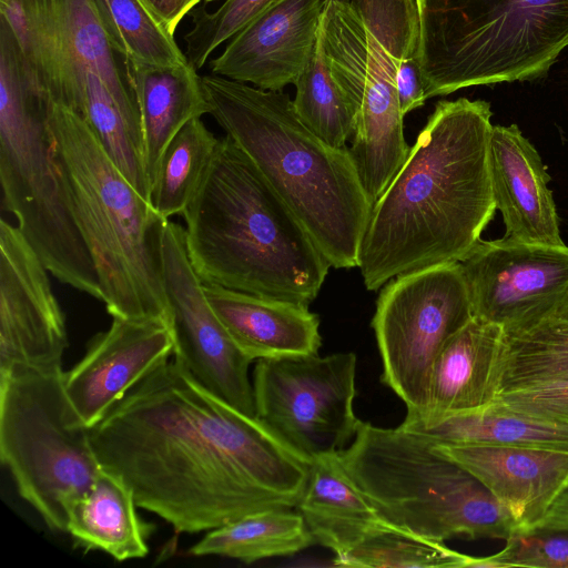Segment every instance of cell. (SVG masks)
Returning a JSON list of instances; mask_svg holds the SVG:
<instances>
[{"instance_id":"cell-6","label":"cell","mask_w":568,"mask_h":568,"mask_svg":"<svg viewBox=\"0 0 568 568\" xmlns=\"http://www.w3.org/2000/svg\"><path fill=\"white\" fill-rule=\"evenodd\" d=\"M49 95L0 18V183L2 206L48 271L100 301L91 255L70 211L48 122Z\"/></svg>"},{"instance_id":"cell-21","label":"cell","mask_w":568,"mask_h":568,"mask_svg":"<svg viewBox=\"0 0 568 568\" xmlns=\"http://www.w3.org/2000/svg\"><path fill=\"white\" fill-rule=\"evenodd\" d=\"M489 168L496 209L506 239L551 246L566 245L560 236L550 176L535 146L516 124L493 125Z\"/></svg>"},{"instance_id":"cell-39","label":"cell","mask_w":568,"mask_h":568,"mask_svg":"<svg viewBox=\"0 0 568 568\" xmlns=\"http://www.w3.org/2000/svg\"><path fill=\"white\" fill-rule=\"evenodd\" d=\"M536 527L568 529V484L556 497Z\"/></svg>"},{"instance_id":"cell-29","label":"cell","mask_w":568,"mask_h":568,"mask_svg":"<svg viewBox=\"0 0 568 568\" xmlns=\"http://www.w3.org/2000/svg\"><path fill=\"white\" fill-rule=\"evenodd\" d=\"M293 84V106L300 120L329 146L346 148L354 132L355 116L347 98L332 75L321 27L306 64Z\"/></svg>"},{"instance_id":"cell-14","label":"cell","mask_w":568,"mask_h":568,"mask_svg":"<svg viewBox=\"0 0 568 568\" xmlns=\"http://www.w3.org/2000/svg\"><path fill=\"white\" fill-rule=\"evenodd\" d=\"M473 316L507 338L554 318L568 294V246L484 241L459 262Z\"/></svg>"},{"instance_id":"cell-3","label":"cell","mask_w":568,"mask_h":568,"mask_svg":"<svg viewBox=\"0 0 568 568\" xmlns=\"http://www.w3.org/2000/svg\"><path fill=\"white\" fill-rule=\"evenodd\" d=\"M202 282L308 305L331 267L293 211L229 136L182 214Z\"/></svg>"},{"instance_id":"cell-16","label":"cell","mask_w":568,"mask_h":568,"mask_svg":"<svg viewBox=\"0 0 568 568\" xmlns=\"http://www.w3.org/2000/svg\"><path fill=\"white\" fill-rule=\"evenodd\" d=\"M48 268L18 226L0 222V375L62 367L65 317Z\"/></svg>"},{"instance_id":"cell-26","label":"cell","mask_w":568,"mask_h":568,"mask_svg":"<svg viewBox=\"0 0 568 568\" xmlns=\"http://www.w3.org/2000/svg\"><path fill=\"white\" fill-rule=\"evenodd\" d=\"M406 430L435 445L483 444L568 452V422L517 412L497 400L478 410Z\"/></svg>"},{"instance_id":"cell-36","label":"cell","mask_w":568,"mask_h":568,"mask_svg":"<svg viewBox=\"0 0 568 568\" xmlns=\"http://www.w3.org/2000/svg\"><path fill=\"white\" fill-rule=\"evenodd\" d=\"M496 400L517 412L568 422V377L501 393Z\"/></svg>"},{"instance_id":"cell-4","label":"cell","mask_w":568,"mask_h":568,"mask_svg":"<svg viewBox=\"0 0 568 568\" xmlns=\"http://www.w3.org/2000/svg\"><path fill=\"white\" fill-rule=\"evenodd\" d=\"M210 114L252 160L335 268L357 266L372 203L348 148L329 146L297 116L293 100L209 73Z\"/></svg>"},{"instance_id":"cell-35","label":"cell","mask_w":568,"mask_h":568,"mask_svg":"<svg viewBox=\"0 0 568 568\" xmlns=\"http://www.w3.org/2000/svg\"><path fill=\"white\" fill-rule=\"evenodd\" d=\"M467 567L568 568V529L535 527L506 539L505 547L487 557H468Z\"/></svg>"},{"instance_id":"cell-15","label":"cell","mask_w":568,"mask_h":568,"mask_svg":"<svg viewBox=\"0 0 568 568\" xmlns=\"http://www.w3.org/2000/svg\"><path fill=\"white\" fill-rule=\"evenodd\" d=\"M14 21L24 53L42 81L70 90L82 71L90 70L142 131L125 59L109 40L93 0H16Z\"/></svg>"},{"instance_id":"cell-5","label":"cell","mask_w":568,"mask_h":568,"mask_svg":"<svg viewBox=\"0 0 568 568\" xmlns=\"http://www.w3.org/2000/svg\"><path fill=\"white\" fill-rule=\"evenodd\" d=\"M48 122L68 204L108 313L170 325L161 258L168 220L122 174L79 113L49 97Z\"/></svg>"},{"instance_id":"cell-34","label":"cell","mask_w":568,"mask_h":568,"mask_svg":"<svg viewBox=\"0 0 568 568\" xmlns=\"http://www.w3.org/2000/svg\"><path fill=\"white\" fill-rule=\"evenodd\" d=\"M276 1L225 0L214 11H209L205 8L206 3L196 7L190 13L191 28L183 37L187 62L200 70L220 45L232 39Z\"/></svg>"},{"instance_id":"cell-18","label":"cell","mask_w":568,"mask_h":568,"mask_svg":"<svg viewBox=\"0 0 568 568\" xmlns=\"http://www.w3.org/2000/svg\"><path fill=\"white\" fill-rule=\"evenodd\" d=\"M325 1L277 0L211 59V73L271 91L293 84L315 45Z\"/></svg>"},{"instance_id":"cell-38","label":"cell","mask_w":568,"mask_h":568,"mask_svg":"<svg viewBox=\"0 0 568 568\" xmlns=\"http://www.w3.org/2000/svg\"><path fill=\"white\" fill-rule=\"evenodd\" d=\"M174 34L181 21L204 0H142Z\"/></svg>"},{"instance_id":"cell-2","label":"cell","mask_w":568,"mask_h":568,"mask_svg":"<svg viewBox=\"0 0 568 568\" xmlns=\"http://www.w3.org/2000/svg\"><path fill=\"white\" fill-rule=\"evenodd\" d=\"M488 102L436 103L372 207L357 266L368 291L418 270L460 262L494 216Z\"/></svg>"},{"instance_id":"cell-30","label":"cell","mask_w":568,"mask_h":568,"mask_svg":"<svg viewBox=\"0 0 568 568\" xmlns=\"http://www.w3.org/2000/svg\"><path fill=\"white\" fill-rule=\"evenodd\" d=\"M103 29L124 59L158 67L187 62L174 34L142 0H93Z\"/></svg>"},{"instance_id":"cell-23","label":"cell","mask_w":568,"mask_h":568,"mask_svg":"<svg viewBox=\"0 0 568 568\" xmlns=\"http://www.w3.org/2000/svg\"><path fill=\"white\" fill-rule=\"evenodd\" d=\"M296 508L315 542L335 556L393 526L351 479L338 452L318 455L310 462L306 485Z\"/></svg>"},{"instance_id":"cell-41","label":"cell","mask_w":568,"mask_h":568,"mask_svg":"<svg viewBox=\"0 0 568 568\" xmlns=\"http://www.w3.org/2000/svg\"><path fill=\"white\" fill-rule=\"evenodd\" d=\"M213 1H216V0H204V3H210V2H213Z\"/></svg>"},{"instance_id":"cell-19","label":"cell","mask_w":568,"mask_h":568,"mask_svg":"<svg viewBox=\"0 0 568 568\" xmlns=\"http://www.w3.org/2000/svg\"><path fill=\"white\" fill-rule=\"evenodd\" d=\"M505 349L504 329L473 316L438 354L429 377L426 405L420 410L407 412L399 426L426 427L491 405L500 393Z\"/></svg>"},{"instance_id":"cell-32","label":"cell","mask_w":568,"mask_h":568,"mask_svg":"<svg viewBox=\"0 0 568 568\" xmlns=\"http://www.w3.org/2000/svg\"><path fill=\"white\" fill-rule=\"evenodd\" d=\"M468 557L443 541L389 526L335 556L333 565L347 568H460L467 566Z\"/></svg>"},{"instance_id":"cell-37","label":"cell","mask_w":568,"mask_h":568,"mask_svg":"<svg viewBox=\"0 0 568 568\" xmlns=\"http://www.w3.org/2000/svg\"><path fill=\"white\" fill-rule=\"evenodd\" d=\"M395 69L397 98L405 116L426 101L419 58L404 60Z\"/></svg>"},{"instance_id":"cell-24","label":"cell","mask_w":568,"mask_h":568,"mask_svg":"<svg viewBox=\"0 0 568 568\" xmlns=\"http://www.w3.org/2000/svg\"><path fill=\"white\" fill-rule=\"evenodd\" d=\"M139 105L145 173L152 187L163 153L192 119L210 114L202 75L189 62L158 67L125 59Z\"/></svg>"},{"instance_id":"cell-17","label":"cell","mask_w":568,"mask_h":568,"mask_svg":"<svg viewBox=\"0 0 568 568\" xmlns=\"http://www.w3.org/2000/svg\"><path fill=\"white\" fill-rule=\"evenodd\" d=\"M174 353L171 326L163 320L113 317L95 335L84 356L63 375L67 397L91 428L134 386Z\"/></svg>"},{"instance_id":"cell-28","label":"cell","mask_w":568,"mask_h":568,"mask_svg":"<svg viewBox=\"0 0 568 568\" xmlns=\"http://www.w3.org/2000/svg\"><path fill=\"white\" fill-rule=\"evenodd\" d=\"M220 139L201 118L189 121L171 140L153 181L150 203L164 219L182 215L195 195Z\"/></svg>"},{"instance_id":"cell-8","label":"cell","mask_w":568,"mask_h":568,"mask_svg":"<svg viewBox=\"0 0 568 568\" xmlns=\"http://www.w3.org/2000/svg\"><path fill=\"white\" fill-rule=\"evenodd\" d=\"M426 99L537 78L568 47V0H416Z\"/></svg>"},{"instance_id":"cell-10","label":"cell","mask_w":568,"mask_h":568,"mask_svg":"<svg viewBox=\"0 0 568 568\" xmlns=\"http://www.w3.org/2000/svg\"><path fill=\"white\" fill-rule=\"evenodd\" d=\"M321 29L332 75L355 116L348 151L374 205L410 150L395 87L396 69L348 0L325 1Z\"/></svg>"},{"instance_id":"cell-7","label":"cell","mask_w":568,"mask_h":568,"mask_svg":"<svg viewBox=\"0 0 568 568\" xmlns=\"http://www.w3.org/2000/svg\"><path fill=\"white\" fill-rule=\"evenodd\" d=\"M338 454L357 488L397 528L443 542L506 540L518 531L508 509L471 473L419 434L361 420Z\"/></svg>"},{"instance_id":"cell-1","label":"cell","mask_w":568,"mask_h":568,"mask_svg":"<svg viewBox=\"0 0 568 568\" xmlns=\"http://www.w3.org/2000/svg\"><path fill=\"white\" fill-rule=\"evenodd\" d=\"M102 468L176 532L209 531L267 508L296 507L310 462L256 416L169 359L93 427Z\"/></svg>"},{"instance_id":"cell-25","label":"cell","mask_w":568,"mask_h":568,"mask_svg":"<svg viewBox=\"0 0 568 568\" xmlns=\"http://www.w3.org/2000/svg\"><path fill=\"white\" fill-rule=\"evenodd\" d=\"M129 485L104 468L91 486L67 506V532L89 550L118 561L143 558L149 552L151 526L136 514Z\"/></svg>"},{"instance_id":"cell-11","label":"cell","mask_w":568,"mask_h":568,"mask_svg":"<svg viewBox=\"0 0 568 568\" xmlns=\"http://www.w3.org/2000/svg\"><path fill=\"white\" fill-rule=\"evenodd\" d=\"M471 318L459 262L402 274L385 284L372 327L382 358V382L407 412L424 408L438 354Z\"/></svg>"},{"instance_id":"cell-9","label":"cell","mask_w":568,"mask_h":568,"mask_svg":"<svg viewBox=\"0 0 568 568\" xmlns=\"http://www.w3.org/2000/svg\"><path fill=\"white\" fill-rule=\"evenodd\" d=\"M63 375L62 367L0 375V456L20 496L50 529L67 532V506L102 466Z\"/></svg>"},{"instance_id":"cell-12","label":"cell","mask_w":568,"mask_h":568,"mask_svg":"<svg viewBox=\"0 0 568 568\" xmlns=\"http://www.w3.org/2000/svg\"><path fill=\"white\" fill-rule=\"evenodd\" d=\"M354 353L258 359L253 394L256 417L300 456L339 452L361 419L354 413Z\"/></svg>"},{"instance_id":"cell-31","label":"cell","mask_w":568,"mask_h":568,"mask_svg":"<svg viewBox=\"0 0 568 568\" xmlns=\"http://www.w3.org/2000/svg\"><path fill=\"white\" fill-rule=\"evenodd\" d=\"M568 377V323L549 320L507 338L500 393Z\"/></svg>"},{"instance_id":"cell-33","label":"cell","mask_w":568,"mask_h":568,"mask_svg":"<svg viewBox=\"0 0 568 568\" xmlns=\"http://www.w3.org/2000/svg\"><path fill=\"white\" fill-rule=\"evenodd\" d=\"M395 68L419 58L420 19L416 0H348Z\"/></svg>"},{"instance_id":"cell-13","label":"cell","mask_w":568,"mask_h":568,"mask_svg":"<svg viewBox=\"0 0 568 568\" xmlns=\"http://www.w3.org/2000/svg\"><path fill=\"white\" fill-rule=\"evenodd\" d=\"M162 275L174 339L173 358L201 385L235 408L256 416L248 367L209 304L189 257L185 230L168 220L161 237Z\"/></svg>"},{"instance_id":"cell-20","label":"cell","mask_w":568,"mask_h":568,"mask_svg":"<svg viewBox=\"0 0 568 568\" xmlns=\"http://www.w3.org/2000/svg\"><path fill=\"white\" fill-rule=\"evenodd\" d=\"M435 446L471 473L508 509L518 531L536 527L568 484L565 450L483 444Z\"/></svg>"},{"instance_id":"cell-27","label":"cell","mask_w":568,"mask_h":568,"mask_svg":"<svg viewBox=\"0 0 568 568\" xmlns=\"http://www.w3.org/2000/svg\"><path fill=\"white\" fill-rule=\"evenodd\" d=\"M314 542L300 513L291 508H267L209 530L187 552L252 564L297 554Z\"/></svg>"},{"instance_id":"cell-40","label":"cell","mask_w":568,"mask_h":568,"mask_svg":"<svg viewBox=\"0 0 568 568\" xmlns=\"http://www.w3.org/2000/svg\"><path fill=\"white\" fill-rule=\"evenodd\" d=\"M552 320L568 323V294L560 304Z\"/></svg>"},{"instance_id":"cell-22","label":"cell","mask_w":568,"mask_h":568,"mask_svg":"<svg viewBox=\"0 0 568 568\" xmlns=\"http://www.w3.org/2000/svg\"><path fill=\"white\" fill-rule=\"evenodd\" d=\"M203 290L233 342L252 361L318 353L320 318L308 305L207 282Z\"/></svg>"}]
</instances>
